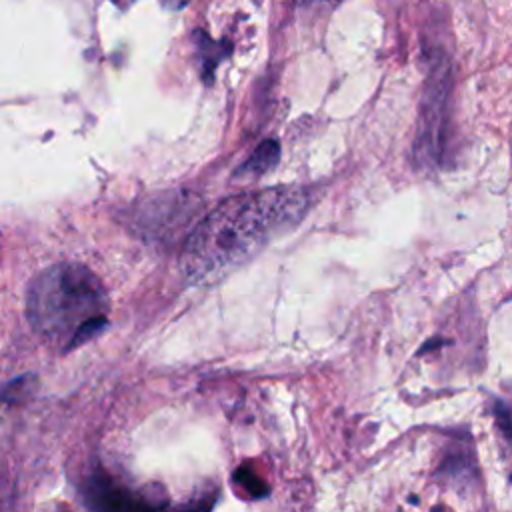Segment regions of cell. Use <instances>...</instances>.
<instances>
[{
  "instance_id": "6da1fadb",
  "label": "cell",
  "mask_w": 512,
  "mask_h": 512,
  "mask_svg": "<svg viewBox=\"0 0 512 512\" xmlns=\"http://www.w3.org/2000/svg\"><path fill=\"white\" fill-rule=\"evenodd\" d=\"M310 206V194L300 186H280L246 192L220 202L188 236L180 268L188 282H214L274 236L296 226Z\"/></svg>"
},
{
  "instance_id": "7a4b0ae2",
  "label": "cell",
  "mask_w": 512,
  "mask_h": 512,
  "mask_svg": "<svg viewBox=\"0 0 512 512\" xmlns=\"http://www.w3.org/2000/svg\"><path fill=\"white\" fill-rule=\"evenodd\" d=\"M26 316L40 336L64 340V350L70 352L108 326V296L86 266L56 264L30 282Z\"/></svg>"
},
{
  "instance_id": "3957f363",
  "label": "cell",
  "mask_w": 512,
  "mask_h": 512,
  "mask_svg": "<svg viewBox=\"0 0 512 512\" xmlns=\"http://www.w3.org/2000/svg\"><path fill=\"white\" fill-rule=\"evenodd\" d=\"M452 92V66L442 50L428 58V74L422 90L414 156L420 166H436L444 154L448 100Z\"/></svg>"
},
{
  "instance_id": "277c9868",
  "label": "cell",
  "mask_w": 512,
  "mask_h": 512,
  "mask_svg": "<svg viewBox=\"0 0 512 512\" xmlns=\"http://www.w3.org/2000/svg\"><path fill=\"white\" fill-rule=\"evenodd\" d=\"M84 504L90 512H210L216 494L196 502L172 506L164 496L132 490L102 470H94L82 486Z\"/></svg>"
},
{
  "instance_id": "5b68a950",
  "label": "cell",
  "mask_w": 512,
  "mask_h": 512,
  "mask_svg": "<svg viewBox=\"0 0 512 512\" xmlns=\"http://www.w3.org/2000/svg\"><path fill=\"white\" fill-rule=\"evenodd\" d=\"M280 160V146L276 140H264L258 144V148L252 152V156L240 166L238 174H250L260 176L268 170H272Z\"/></svg>"
},
{
  "instance_id": "8992f818",
  "label": "cell",
  "mask_w": 512,
  "mask_h": 512,
  "mask_svg": "<svg viewBox=\"0 0 512 512\" xmlns=\"http://www.w3.org/2000/svg\"><path fill=\"white\" fill-rule=\"evenodd\" d=\"M196 46H198V56H202V74L206 82H212V72L216 64L230 52V44H220L214 42L210 36L204 32H196Z\"/></svg>"
},
{
  "instance_id": "52a82bcc",
  "label": "cell",
  "mask_w": 512,
  "mask_h": 512,
  "mask_svg": "<svg viewBox=\"0 0 512 512\" xmlns=\"http://www.w3.org/2000/svg\"><path fill=\"white\" fill-rule=\"evenodd\" d=\"M440 476H448V478H462V476H470L472 474V458H470V448H462V446H452L448 450V454L442 458L440 468H438Z\"/></svg>"
},
{
  "instance_id": "ba28073f",
  "label": "cell",
  "mask_w": 512,
  "mask_h": 512,
  "mask_svg": "<svg viewBox=\"0 0 512 512\" xmlns=\"http://www.w3.org/2000/svg\"><path fill=\"white\" fill-rule=\"evenodd\" d=\"M38 386V376L36 374H22L18 378H12L10 382L4 384L0 390V400L4 404H16L32 396V392Z\"/></svg>"
},
{
  "instance_id": "9c48e42d",
  "label": "cell",
  "mask_w": 512,
  "mask_h": 512,
  "mask_svg": "<svg viewBox=\"0 0 512 512\" xmlns=\"http://www.w3.org/2000/svg\"><path fill=\"white\" fill-rule=\"evenodd\" d=\"M232 478H234V482H236L248 496H252V498H262V496L268 494L266 482H264L262 478H258L250 466H240V468H236L234 474H232Z\"/></svg>"
},
{
  "instance_id": "30bf717a",
  "label": "cell",
  "mask_w": 512,
  "mask_h": 512,
  "mask_svg": "<svg viewBox=\"0 0 512 512\" xmlns=\"http://www.w3.org/2000/svg\"><path fill=\"white\" fill-rule=\"evenodd\" d=\"M494 414H496V422L498 426L502 428V432L512 438V416H510V410L506 406H502L500 402H496L494 406Z\"/></svg>"
},
{
  "instance_id": "8fae6325",
  "label": "cell",
  "mask_w": 512,
  "mask_h": 512,
  "mask_svg": "<svg viewBox=\"0 0 512 512\" xmlns=\"http://www.w3.org/2000/svg\"><path fill=\"white\" fill-rule=\"evenodd\" d=\"M162 2H164V6L170 8V10H180V8H184L190 0H162Z\"/></svg>"
},
{
  "instance_id": "7c38bea8",
  "label": "cell",
  "mask_w": 512,
  "mask_h": 512,
  "mask_svg": "<svg viewBox=\"0 0 512 512\" xmlns=\"http://www.w3.org/2000/svg\"><path fill=\"white\" fill-rule=\"evenodd\" d=\"M300 6L304 4H314V2H340V0H296Z\"/></svg>"
}]
</instances>
